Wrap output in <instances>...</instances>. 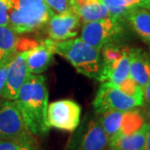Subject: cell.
Instances as JSON below:
<instances>
[{
	"instance_id": "cell-18",
	"label": "cell",
	"mask_w": 150,
	"mask_h": 150,
	"mask_svg": "<svg viewBox=\"0 0 150 150\" xmlns=\"http://www.w3.org/2000/svg\"><path fill=\"white\" fill-rule=\"evenodd\" d=\"M124 111H106L96 113L98 120L105 132L108 140L115 137L119 133Z\"/></svg>"
},
{
	"instance_id": "cell-7",
	"label": "cell",
	"mask_w": 150,
	"mask_h": 150,
	"mask_svg": "<svg viewBox=\"0 0 150 150\" xmlns=\"http://www.w3.org/2000/svg\"><path fill=\"white\" fill-rule=\"evenodd\" d=\"M82 108L71 99H60L48 104L47 123L49 128L73 132L79 125Z\"/></svg>"
},
{
	"instance_id": "cell-19",
	"label": "cell",
	"mask_w": 150,
	"mask_h": 150,
	"mask_svg": "<svg viewBox=\"0 0 150 150\" xmlns=\"http://www.w3.org/2000/svg\"><path fill=\"white\" fill-rule=\"evenodd\" d=\"M145 123V119L143 114L136 108L124 111L120 130L117 135L132 134L141 129Z\"/></svg>"
},
{
	"instance_id": "cell-14",
	"label": "cell",
	"mask_w": 150,
	"mask_h": 150,
	"mask_svg": "<svg viewBox=\"0 0 150 150\" xmlns=\"http://www.w3.org/2000/svg\"><path fill=\"white\" fill-rule=\"evenodd\" d=\"M129 76V51L117 61L103 64L101 74L98 80L101 83H108L118 86Z\"/></svg>"
},
{
	"instance_id": "cell-27",
	"label": "cell",
	"mask_w": 150,
	"mask_h": 150,
	"mask_svg": "<svg viewBox=\"0 0 150 150\" xmlns=\"http://www.w3.org/2000/svg\"><path fill=\"white\" fill-rule=\"evenodd\" d=\"M144 102L150 104V79L144 87Z\"/></svg>"
},
{
	"instance_id": "cell-25",
	"label": "cell",
	"mask_w": 150,
	"mask_h": 150,
	"mask_svg": "<svg viewBox=\"0 0 150 150\" xmlns=\"http://www.w3.org/2000/svg\"><path fill=\"white\" fill-rule=\"evenodd\" d=\"M11 59V58H10ZM10 59L6 60L3 64H0V97H2V93L5 86L6 77H7V70Z\"/></svg>"
},
{
	"instance_id": "cell-24",
	"label": "cell",
	"mask_w": 150,
	"mask_h": 150,
	"mask_svg": "<svg viewBox=\"0 0 150 150\" xmlns=\"http://www.w3.org/2000/svg\"><path fill=\"white\" fill-rule=\"evenodd\" d=\"M9 4L8 0H0V25L8 26Z\"/></svg>"
},
{
	"instance_id": "cell-13",
	"label": "cell",
	"mask_w": 150,
	"mask_h": 150,
	"mask_svg": "<svg viewBox=\"0 0 150 150\" xmlns=\"http://www.w3.org/2000/svg\"><path fill=\"white\" fill-rule=\"evenodd\" d=\"M71 10L79 17L83 23L110 16L108 8L101 0H84L79 4L71 3Z\"/></svg>"
},
{
	"instance_id": "cell-16",
	"label": "cell",
	"mask_w": 150,
	"mask_h": 150,
	"mask_svg": "<svg viewBox=\"0 0 150 150\" xmlns=\"http://www.w3.org/2000/svg\"><path fill=\"white\" fill-rule=\"evenodd\" d=\"M147 125L146 123L141 129L132 134L116 135L109 140L108 148L118 150H144Z\"/></svg>"
},
{
	"instance_id": "cell-30",
	"label": "cell",
	"mask_w": 150,
	"mask_h": 150,
	"mask_svg": "<svg viewBox=\"0 0 150 150\" xmlns=\"http://www.w3.org/2000/svg\"><path fill=\"white\" fill-rule=\"evenodd\" d=\"M83 1H84V0H71V3H74V4H79V3H82Z\"/></svg>"
},
{
	"instance_id": "cell-31",
	"label": "cell",
	"mask_w": 150,
	"mask_h": 150,
	"mask_svg": "<svg viewBox=\"0 0 150 150\" xmlns=\"http://www.w3.org/2000/svg\"><path fill=\"white\" fill-rule=\"evenodd\" d=\"M108 150H118V149H111V148H109V149H108Z\"/></svg>"
},
{
	"instance_id": "cell-8",
	"label": "cell",
	"mask_w": 150,
	"mask_h": 150,
	"mask_svg": "<svg viewBox=\"0 0 150 150\" xmlns=\"http://www.w3.org/2000/svg\"><path fill=\"white\" fill-rule=\"evenodd\" d=\"M35 138L28 130L14 100L0 103V139H28Z\"/></svg>"
},
{
	"instance_id": "cell-1",
	"label": "cell",
	"mask_w": 150,
	"mask_h": 150,
	"mask_svg": "<svg viewBox=\"0 0 150 150\" xmlns=\"http://www.w3.org/2000/svg\"><path fill=\"white\" fill-rule=\"evenodd\" d=\"M14 101L34 137H43L48 134L50 129L47 123L48 91L43 75L30 74Z\"/></svg>"
},
{
	"instance_id": "cell-6",
	"label": "cell",
	"mask_w": 150,
	"mask_h": 150,
	"mask_svg": "<svg viewBox=\"0 0 150 150\" xmlns=\"http://www.w3.org/2000/svg\"><path fill=\"white\" fill-rule=\"evenodd\" d=\"M144 103V100L125 94L117 86L102 83L93 102V107L96 113L111 110L128 111L142 106Z\"/></svg>"
},
{
	"instance_id": "cell-9",
	"label": "cell",
	"mask_w": 150,
	"mask_h": 150,
	"mask_svg": "<svg viewBox=\"0 0 150 150\" xmlns=\"http://www.w3.org/2000/svg\"><path fill=\"white\" fill-rule=\"evenodd\" d=\"M26 51H17L9 60L5 86L2 93L4 99L15 100L19 89L30 74L26 63Z\"/></svg>"
},
{
	"instance_id": "cell-29",
	"label": "cell",
	"mask_w": 150,
	"mask_h": 150,
	"mask_svg": "<svg viewBox=\"0 0 150 150\" xmlns=\"http://www.w3.org/2000/svg\"><path fill=\"white\" fill-rule=\"evenodd\" d=\"M147 115H148V118H149V120H150V104H149V106H148V109H147Z\"/></svg>"
},
{
	"instance_id": "cell-22",
	"label": "cell",
	"mask_w": 150,
	"mask_h": 150,
	"mask_svg": "<svg viewBox=\"0 0 150 150\" xmlns=\"http://www.w3.org/2000/svg\"><path fill=\"white\" fill-rule=\"evenodd\" d=\"M117 87L125 94L144 100V88L139 85L130 76L126 78Z\"/></svg>"
},
{
	"instance_id": "cell-28",
	"label": "cell",
	"mask_w": 150,
	"mask_h": 150,
	"mask_svg": "<svg viewBox=\"0 0 150 150\" xmlns=\"http://www.w3.org/2000/svg\"><path fill=\"white\" fill-rule=\"evenodd\" d=\"M144 150H150V123H148V125H147L146 139H145V144Z\"/></svg>"
},
{
	"instance_id": "cell-2",
	"label": "cell",
	"mask_w": 150,
	"mask_h": 150,
	"mask_svg": "<svg viewBox=\"0 0 150 150\" xmlns=\"http://www.w3.org/2000/svg\"><path fill=\"white\" fill-rule=\"evenodd\" d=\"M55 54L64 58L78 73L98 80L103 67L101 50L86 43L80 38L54 41Z\"/></svg>"
},
{
	"instance_id": "cell-20",
	"label": "cell",
	"mask_w": 150,
	"mask_h": 150,
	"mask_svg": "<svg viewBox=\"0 0 150 150\" xmlns=\"http://www.w3.org/2000/svg\"><path fill=\"white\" fill-rule=\"evenodd\" d=\"M0 150H39L35 138L28 139H0Z\"/></svg>"
},
{
	"instance_id": "cell-5",
	"label": "cell",
	"mask_w": 150,
	"mask_h": 150,
	"mask_svg": "<svg viewBox=\"0 0 150 150\" xmlns=\"http://www.w3.org/2000/svg\"><path fill=\"white\" fill-rule=\"evenodd\" d=\"M123 21L108 16L97 21L84 23L81 28L80 38L100 50L108 44H116L124 33Z\"/></svg>"
},
{
	"instance_id": "cell-4",
	"label": "cell",
	"mask_w": 150,
	"mask_h": 150,
	"mask_svg": "<svg viewBox=\"0 0 150 150\" xmlns=\"http://www.w3.org/2000/svg\"><path fill=\"white\" fill-rule=\"evenodd\" d=\"M109 140L98 120L95 112H87L72 132L65 150H106Z\"/></svg>"
},
{
	"instance_id": "cell-23",
	"label": "cell",
	"mask_w": 150,
	"mask_h": 150,
	"mask_svg": "<svg viewBox=\"0 0 150 150\" xmlns=\"http://www.w3.org/2000/svg\"><path fill=\"white\" fill-rule=\"evenodd\" d=\"M54 13H60L71 10V0H44Z\"/></svg>"
},
{
	"instance_id": "cell-17",
	"label": "cell",
	"mask_w": 150,
	"mask_h": 150,
	"mask_svg": "<svg viewBox=\"0 0 150 150\" xmlns=\"http://www.w3.org/2000/svg\"><path fill=\"white\" fill-rule=\"evenodd\" d=\"M18 45V33L8 26L0 25V64L17 52Z\"/></svg>"
},
{
	"instance_id": "cell-3",
	"label": "cell",
	"mask_w": 150,
	"mask_h": 150,
	"mask_svg": "<svg viewBox=\"0 0 150 150\" xmlns=\"http://www.w3.org/2000/svg\"><path fill=\"white\" fill-rule=\"evenodd\" d=\"M8 27L18 34L34 32L54 14L44 0H8Z\"/></svg>"
},
{
	"instance_id": "cell-26",
	"label": "cell",
	"mask_w": 150,
	"mask_h": 150,
	"mask_svg": "<svg viewBox=\"0 0 150 150\" xmlns=\"http://www.w3.org/2000/svg\"><path fill=\"white\" fill-rule=\"evenodd\" d=\"M129 7H139L150 11V0H124Z\"/></svg>"
},
{
	"instance_id": "cell-15",
	"label": "cell",
	"mask_w": 150,
	"mask_h": 150,
	"mask_svg": "<svg viewBox=\"0 0 150 150\" xmlns=\"http://www.w3.org/2000/svg\"><path fill=\"white\" fill-rule=\"evenodd\" d=\"M125 20L144 43L150 44V11L134 7L127 14Z\"/></svg>"
},
{
	"instance_id": "cell-10",
	"label": "cell",
	"mask_w": 150,
	"mask_h": 150,
	"mask_svg": "<svg viewBox=\"0 0 150 150\" xmlns=\"http://www.w3.org/2000/svg\"><path fill=\"white\" fill-rule=\"evenodd\" d=\"M47 24L48 35L51 39L64 41L78 35L81 20L74 12L69 10L60 13H54Z\"/></svg>"
},
{
	"instance_id": "cell-12",
	"label": "cell",
	"mask_w": 150,
	"mask_h": 150,
	"mask_svg": "<svg viewBox=\"0 0 150 150\" xmlns=\"http://www.w3.org/2000/svg\"><path fill=\"white\" fill-rule=\"evenodd\" d=\"M129 76L143 88L150 79V57L140 48H129Z\"/></svg>"
},
{
	"instance_id": "cell-21",
	"label": "cell",
	"mask_w": 150,
	"mask_h": 150,
	"mask_svg": "<svg viewBox=\"0 0 150 150\" xmlns=\"http://www.w3.org/2000/svg\"><path fill=\"white\" fill-rule=\"evenodd\" d=\"M108 8L110 16L125 20L127 14L132 8L129 7L124 0H101Z\"/></svg>"
},
{
	"instance_id": "cell-11",
	"label": "cell",
	"mask_w": 150,
	"mask_h": 150,
	"mask_svg": "<svg viewBox=\"0 0 150 150\" xmlns=\"http://www.w3.org/2000/svg\"><path fill=\"white\" fill-rule=\"evenodd\" d=\"M54 40L46 39L26 51V63L31 74H41L50 65L54 54Z\"/></svg>"
}]
</instances>
